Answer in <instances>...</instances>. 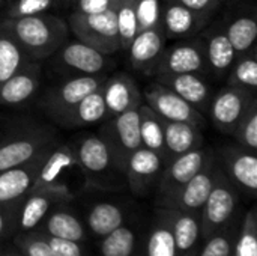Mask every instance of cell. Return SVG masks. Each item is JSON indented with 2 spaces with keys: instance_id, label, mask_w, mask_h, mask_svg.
<instances>
[{
  "instance_id": "obj_27",
  "label": "cell",
  "mask_w": 257,
  "mask_h": 256,
  "mask_svg": "<svg viewBox=\"0 0 257 256\" xmlns=\"http://www.w3.org/2000/svg\"><path fill=\"white\" fill-rule=\"evenodd\" d=\"M42 232L71 241L84 243L87 240L86 225L78 219V216L66 207V204L54 205L45 216L41 228Z\"/></svg>"
},
{
  "instance_id": "obj_28",
  "label": "cell",
  "mask_w": 257,
  "mask_h": 256,
  "mask_svg": "<svg viewBox=\"0 0 257 256\" xmlns=\"http://www.w3.org/2000/svg\"><path fill=\"white\" fill-rule=\"evenodd\" d=\"M172 226L176 243L178 256H184L193 250H199L197 244L202 240L200 234V214L187 213L175 208H164Z\"/></svg>"
},
{
  "instance_id": "obj_38",
  "label": "cell",
  "mask_w": 257,
  "mask_h": 256,
  "mask_svg": "<svg viewBox=\"0 0 257 256\" xmlns=\"http://www.w3.org/2000/svg\"><path fill=\"white\" fill-rule=\"evenodd\" d=\"M232 136L235 142L248 151L257 152V97L248 103L244 115L238 121Z\"/></svg>"
},
{
  "instance_id": "obj_39",
  "label": "cell",
  "mask_w": 257,
  "mask_h": 256,
  "mask_svg": "<svg viewBox=\"0 0 257 256\" xmlns=\"http://www.w3.org/2000/svg\"><path fill=\"white\" fill-rule=\"evenodd\" d=\"M232 256H257V214L256 208L245 213L239 225Z\"/></svg>"
},
{
  "instance_id": "obj_20",
  "label": "cell",
  "mask_w": 257,
  "mask_h": 256,
  "mask_svg": "<svg viewBox=\"0 0 257 256\" xmlns=\"http://www.w3.org/2000/svg\"><path fill=\"white\" fill-rule=\"evenodd\" d=\"M53 146H50L48 149L42 151L32 160L20 166L0 172V205L17 204L32 190L35 180L41 170V166Z\"/></svg>"
},
{
  "instance_id": "obj_47",
  "label": "cell",
  "mask_w": 257,
  "mask_h": 256,
  "mask_svg": "<svg viewBox=\"0 0 257 256\" xmlns=\"http://www.w3.org/2000/svg\"><path fill=\"white\" fill-rule=\"evenodd\" d=\"M0 256H23V255L15 249V250H0Z\"/></svg>"
},
{
  "instance_id": "obj_31",
  "label": "cell",
  "mask_w": 257,
  "mask_h": 256,
  "mask_svg": "<svg viewBox=\"0 0 257 256\" xmlns=\"http://www.w3.org/2000/svg\"><path fill=\"white\" fill-rule=\"evenodd\" d=\"M146 256H178L175 237L164 208L155 210L146 243Z\"/></svg>"
},
{
  "instance_id": "obj_44",
  "label": "cell",
  "mask_w": 257,
  "mask_h": 256,
  "mask_svg": "<svg viewBox=\"0 0 257 256\" xmlns=\"http://www.w3.org/2000/svg\"><path fill=\"white\" fill-rule=\"evenodd\" d=\"M71 6V14H101L114 9L119 0H60Z\"/></svg>"
},
{
  "instance_id": "obj_41",
  "label": "cell",
  "mask_w": 257,
  "mask_h": 256,
  "mask_svg": "<svg viewBox=\"0 0 257 256\" xmlns=\"http://www.w3.org/2000/svg\"><path fill=\"white\" fill-rule=\"evenodd\" d=\"M14 244L23 256H54L39 229L17 234Z\"/></svg>"
},
{
  "instance_id": "obj_29",
  "label": "cell",
  "mask_w": 257,
  "mask_h": 256,
  "mask_svg": "<svg viewBox=\"0 0 257 256\" xmlns=\"http://www.w3.org/2000/svg\"><path fill=\"white\" fill-rule=\"evenodd\" d=\"M107 118L102 86L80 100L59 122V125L66 128H81L102 122Z\"/></svg>"
},
{
  "instance_id": "obj_4",
  "label": "cell",
  "mask_w": 257,
  "mask_h": 256,
  "mask_svg": "<svg viewBox=\"0 0 257 256\" xmlns=\"http://www.w3.org/2000/svg\"><path fill=\"white\" fill-rule=\"evenodd\" d=\"M239 207V192L226 177L220 161L211 193L200 211L202 240L211 237L215 231L226 226L236 217Z\"/></svg>"
},
{
  "instance_id": "obj_43",
  "label": "cell",
  "mask_w": 257,
  "mask_h": 256,
  "mask_svg": "<svg viewBox=\"0 0 257 256\" xmlns=\"http://www.w3.org/2000/svg\"><path fill=\"white\" fill-rule=\"evenodd\" d=\"M41 234L45 238V241L48 243V246L51 247L54 256H86L83 243L71 241V240H63V238H57V237H51V235H48V234H45L42 231H41Z\"/></svg>"
},
{
  "instance_id": "obj_17",
  "label": "cell",
  "mask_w": 257,
  "mask_h": 256,
  "mask_svg": "<svg viewBox=\"0 0 257 256\" xmlns=\"http://www.w3.org/2000/svg\"><path fill=\"white\" fill-rule=\"evenodd\" d=\"M220 18L236 54H242L256 47L257 12L253 0H247L245 3H232Z\"/></svg>"
},
{
  "instance_id": "obj_7",
  "label": "cell",
  "mask_w": 257,
  "mask_h": 256,
  "mask_svg": "<svg viewBox=\"0 0 257 256\" xmlns=\"http://www.w3.org/2000/svg\"><path fill=\"white\" fill-rule=\"evenodd\" d=\"M140 107V106H139ZM139 107L130 109L120 115L105 118L99 128V136L107 143L119 170L125 175L126 161L134 151L142 148Z\"/></svg>"
},
{
  "instance_id": "obj_48",
  "label": "cell",
  "mask_w": 257,
  "mask_h": 256,
  "mask_svg": "<svg viewBox=\"0 0 257 256\" xmlns=\"http://www.w3.org/2000/svg\"><path fill=\"white\" fill-rule=\"evenodd\" d=\"M184 256H197V250H193V252H190V253H187V255Z\"/></svg>"
},
{
  "instance_id": "obj_2",
  "label": "cell",
  "mask_w": 257,
  "mask_h": 256,
  "mask_svg": "<svg viewBox=\"0 0 257 256\" xmlns=\"http://www.w3.org/2000/svg\"><path fill=\"white\" fill-rule=\"evenodd\" d=\"M77 167L87 186L102 190L116 189L125 175L116 166L113 155L99 134L86 133L80 136L74 146Z\"/></svg>"
},
{
  "instance_id": "obj_13",
  "label": "cell",
  "mask_w": 257,
  "mask_h": 256,
  "mask_svg": "<svg viewBox=\"0 0 257 256\" xmlns=\"http://www.w3.org/2000/svg\"><path fill=\"white\" fill-rule=\"evenodd\" d=\"M54 66L71 75H99L107 74L111 62L107 54L99 53L93 47L80 39L66 41L54 54Z\"/></svg>"
},
{
  "instance_id": "obj_10",
  "label": "cell",
  "mask_w": 257,
  "mask_h": 256,
  "mask_svg": "<svg viewBox=\"0 0 257 256\" xmlns=\"http://www.w3.org/2000/svg\"><path fill=\"white\" fill-rule=\"evenodd\" d=\"M74 199L69 187H54L33 190L27 193L17 205L15 231L18 234L38 229L48 211L57 204H68Z\"/></svg>"
},
{
  "instance_id": "obj_45",
  "label": "cell",
  "mask_w": 257,
  "mask_h": 256,
  "mask_svg": "<svg viewBox=\"0 0 257 256\" xmlns=\"http://www.w3.org/2000/svg\"><path fill=\"white\" fill-rule=\"evenodd\" d=\"M17 205H18V202L17 204L0 205V240L5 238L12 231H15Z\"/></svg>"
},
{
  "instance_id": "obj_3",
  "label": "cell",
  "mask_w": 257,
  "mask_h": 256,
  "mask_svg": "<svg viewBox=\"0 0 257 256\" xmlns=\"http://www.w3.org/2000/svg\"><path fill=\"white\" fill-rule=\"evenodd\" d=\"M57 142L50 125L29 124L17 127L0 137V172L20 166Z\"/></svg>"
},
{
  "instance_id": "obj_40",
  "label": "cell",
  "mask_w": 257,
  "mask_h": 256,
  "mask_svg": "<svg viewBox=\"0 0 257 256\" xmlns=\"http://www.w3.org/2000/svg\"><path fill=\"white\" fill-rule=\"evenodd\" d=\"M8 6L3 18H21L51 12L60 0H5Z\"/></svg>"
},
{
  "instance_id": "obj_16",
  "label": "cell",
  "mask_w": 257,
  "mask_h": 256,
  "mask_svg": "<svg viewBox=\"0 0 257 256\" xmlns=\"http://www.w3.org/2000/svg\"><path fill=\"white\" fill-rule=\"evenodd\" d=\"M199 36L205 45L209 75H212L215 80H224L238 54L226 35L221 18L215 15L199 33Z\"/></svg>"
},
{
  "instance_id": "obj_6",
  "label": "cell",
  "mask_w": 257,
  "mask_h": 256,
  "mask_svg": "<svg viewBox=\"0 0 257 256\" xmlns=\"http://www.w3.org/2000/svg\"><path fill=\"white\" fill-rule=\"evenodd\" d=\"M212 151L206 148H197L187 154H182L164 164L160 181L155 187V207L170 208L182 187L203 167L211 157Z\"/></svg>"
},
{
  "instance_id": "obj_34",
  "label": "cell",
  "mask_w": 257,
  "mask_h": 256,
  "mask_svg": "<svg viewBox=\"0 0 257 256\" xmlns=\"http://www.w3.org/2000/svg\"><path fill=\"white\" fill-rule=\"evenodd\" d=\"M227 86L239 88L247 92H257V51L256 47L238 54L235 62L232 63L226 78Z\"/></svg>"
},
{
  "instance_id": "obj_1",
  "label": "cell",
  "mask_w": 257,
  "mask_h": 256,
  "mask_svg": "<svg viewBox=\"0 0 257 256\" xmlns=\"http://www.w3.org/2000/svg\"><path fill=\"white\" fill-rule=\"evenodd\" d=\"M0 21L29 57L38 62L51 57L69 39L68 23L53 12L21 18H2Z\"/></svg>"
},
{
  "instance_id": "obj_22",
  "label": "cell",
  "mask_w": 257,
  "mask_h": 256,
  "mask_svg": "<svg viewBox=\"0 0 257 256\" xmlns=\"http://www.w3.org/2000/svg\"><path fill=\"white\" fill-rule=\"evenodd\" d=\"M41 63L30 60L0 86V106L18 107L32 101L41 89Z\"/></svg>"
},
{
  "instance_id": "obj_5",
  "label": "cell",
  "mask_w": 257,
  "mask_h": 256,
  "mask_svg": "<svg viewBox=\"0 0 257 256\" xmlns=\"http://www.w3.org/2000/svg\"><path fill=\"white\" fill-rule=\"evenodd\" d=\"M68 27L77 39L111 56L122 51L114 9L101 14H69Z\"/></svg>"
},
{
  "instance_id": "obj_23",
  "label": "cell",
  "mask_w": 257,
  "mask_h": 256,
  "mask_svg": "<svg viewBox=\"0 0 257 256\" xmlns=\"http://www.w3.org/2000/svg\"><path fill=\"white\" fill-rule=\"evenodd\" d=\"M102 95L107 118L120 115L130 109L139 107L143 103V95L137 81L126 72L107 75L102 83Z\"/></svg>"
},
{
  "instance_id": "obj_8",
  "label": "cell",
  "mask_w": 257,
  "mask_h": 256,
  "mask_svg": "<svg viewBox=\"0 0 257 256\" xmlns=\"http://www.w3.org/2000/svg\"><path fill=\"white\" fill-rule=\"evenodd\" d=\"M108 74L99 75H71L63 81L47 89L39 100L41 110L56 124L86 95L102 86Z\"/></svg>"
},
{
  "instance_id": "obj_37",
  "label": "cell",
  "mask_w": 257,
  "mask_h": 256,
  "mask_svg": "<svg viewBox=\"0 0 257 256\" xmlns=\"http://www.w3.org/2000/svg\"><path fill=\"white\" fill-rule=\"evenodd\" d=\"M137 2L139 0H119L116 8H114L117 33H119L122 51H126L128 45L131 44V41L139 33Z\"/></svg>"
},
{
  "instance_id": "obj_50",
  "label": "cell",
  "mask_w": 257,
  "mask_h": 256,
  "mask_svg": "<svg viewBox=\"0 0 257 256\" xmlns=\"http://www.w3.org/2000/svg\"><path fill=\"white\" fill-rule=\"evenodd\" d=\"M2 2H5V0H0V3H2Z\"/></svg>"
},
{
  "instance_id": "obj_12",
  "label": "cell",
  "mask_w": 257,
  "mask_h": 256,
  "mask_svg": "<svg viewBox=\"0 0 257 256\" xmlns=\"http://www.w3.org/2000/svg\"><path fill=\"white\" fill-rule=\"evenodd\" d=\"M215 155L239 195L254 198L257 193V152L248 151L238 143H227Z\"/></svg>"
},
{
  "instance_id": "obj_14",
  "label": "cell",
  "mask_w": 257,
  "mask_h": 256,
  "mask_svg": "<svg viewBox=\"0 0 257 256\" xmlns=\"http://www.w3.org/2000/svg\"><path fill=\"white\" fill-rule=\"evenodd\" d=\"M253 97H256V94L227 84L217 91L212 95L206 112L214 128L221 134L232 136L238 121L244 115Z\"/></svg>"
},
{
  "instance_id": "obj_35",
  "label": "cell",
  "mask_w": 257,
  "mask_h": 256,
  "mask_svg": "<svg viewBox=\"0 0 257 256\" xmlns=\"http://www.w3.org/2000/svg\"><path fill=\"white\" fill-rule=\"evenodd\" d=\"M137 234L125 223L102 237L99 243L101 256H134L137 250Z\"/></svg>"
},
{
  "instance_id": "obj_49",
  "label": "cell",
  "mask_w": 257,
  "mask_h": 256,
  "mask_svg": "<svg viewBox=\"0 0 257 256\" xmlns=\"http://www.w3.org/2000/svg\"><path fill=\"white\" fill-rule=\"evenodd\" d=\"M226 2H233V0H221V3H226Z\"/></svg>"
},
{
  "instance_id": "obj_26",
  "label": "cell",
  "mask_w": 257,
  "mask_h": 256,
  "mask_svg": "<svg viewBox=\"0 0 257 256\" xmlns=\"http://www.w3.org/2000/svg\"><path fill=\"white\" fill-rule=\"evenodd\" d=\"M202 146L203 134L200 128L187 122L164 119V164Z\"/></svg>"
},
{
  "instance_id": "obj_9",
  "label": "cell",
  "mask_w": 257,
  "mask_h": 256,
  "mask_svg": "<svg viewBox=\"0 0 257 256\" xmlns=\"http://www.w3.org/2000/svg\"><path fill=\"white\" fill-rule=\"evenodd\" d=\"M187 72H194L205 77L209 75L205 45L199 35L193 38L178 39L173 45L169 47L166 45L154 75Z\"/></svg>"
},
{
  "instance_id": "obj_30",
  "label": "cell",
  "mask_w": 257,
  "mask_h": 256,
  "mask_svg": "<svg viewBox=\"0 0 257 256\" xmlns=\"http://www.w3.org/2000/svg\"><path fill=\"white\" fill-rule=\"evenodd\" d=\"M125 210L114 202H96L86 214V228L95 237H105L125 223Z\"/></svg>"
},
{
  "instance_id": "obj_21",
  "label": "cell",
  "mask_w": 257,
  "mask_h": 256,
  "mask_svg": "<svg viewBox=\"0 0 257 256\" xmlns=\"http://www.w3.org/2000/svg\"><path fill=\"white\" fill-rule=\"evenodd\" d=\"M218 167V158L215 155V151H212L208 161L203 164V167L182 187V190L175 198L170 208L200 214L211 189L214 186L215 174Z\"/></svg>"
},
{
  "instance_id": "obj_24",
  "label": "cell",
  "mask_w": 257,
  "mask_h": 256,
  "mask_svg": "<svg viewBox=\"0 0 257 256\" xmlns=\"http://www.w3.org/2000/svg\"><path fill=\"white\" fill-rule=\"evenodd\" d=\"M155 80L163 86L176 92L188 104H191L202 115L208 112L211 98L214 95L211 84L205 75L187 72V74H160Z\"/></svg>"
},
{
  "instance_id": "obj_32",
  "label": "cell",
  "mask_w": 257,
  "mask_h": 256,
  "mask_svg": "<svg viewBox=\"0 0 257 256\" xmlns=\"http://www.w3.org/2000/svg\"><path fill=\"white\" fill-rule=\"evenodd\" d=\"M30 60L33 59L29 57L12 33L0 21V86Z\"/></svg>"
},
{
  "instance_id": "obj_46",
  "label": "cell",
  "mask_w": 257,
  "mask_h": 256,
  "mask_svg": "<svg viewBox=\"0 0 257 256\" xmlns=\"http://www.w3.org/2000/svg\"><path fill=\"white\" fill-rule=\"evenodd\" d=\"M188 9L203 12V14H211V15H218L223 3L221 0H173Z\"/></svg>"
},
{
  "instance_id": "obj_42",
  "label": "cell",
  "mask_w": 257,
  "mask_h": 256,
  "mask_svg": "<svg viewBox=\"0 0 257 256\" xmlns=\"http://www.w3.org/2000/svg\"><path fill=\"white\" fill-rule=\"evenodd\" d=\"M163 0H139L137 2V23L139 32L161 24Z\"/></svg>"
},
{
  "instance_id": "obj_36",
  "label": "cell",
  "mask_w": 257,
  "mask_h": 256,
  "mask_svg": "<svg viewBox=\"0 0 257 256\" xmlns=\"http://www.w3.org/2000/svg\"><path fill=\"white\" fill-rule=\"evenodd\" d=\"M238 229L239 225L235 217L205 240V246L197 250V256H232Z\"/></svg>"
},
{
  "instance_id": "obj_25",
  "label": "cell",
  "mask_w": 257,
  "mask_h": 256,
  "mask_svg": "<svg viewBox=\"0 0 257 256\" xmlns=\"http://www.w3.org/2000/svg\"><path fill=\"white\" fill-rule=\"evenodd\" d=\"M74 167H77V160L72 146L57 142L48 151L30 192L54 187H69L62 178Z\"/></svg>"
},
{
  "instance_id": "obj_18",
  "label": "cell",
  "mask_w": 257,
  "mask_h": 256,
  "mask_svg": "<svg viewBox=\"0 0 257 256\" xmlns=\"http://www.w3.org/2000/svg\"><path fill=\"white\" fill-rule=\"evenodd\" d=\"M166 41L161 24L139 32L126 48L130 66L143 75H154L166 48Z\"/></svg>"
},
{
  "instance_id": "obj_11",
  "label": "cell",
  "mask_w": 257,
  "mask_h": 256,
  "mask_svg": "<svg viewBox=\"0 0 257 256\" xmlns=\"http://www.w3.org/2000/svg\"><path fill=\"white\" fill-rule=\"evenodd\" d=\"M143 101L163 119L191 124L200 130L206 127V118L172 89L157 80L149 83L142 92Z\"/></svg>"
},
{
  "instance_id": "obj_15",
  "label": "cell",
  "mask_w": 257,
  "mask_h": 256,
  "mask_svg": "<svg viewBox=\"0 0 257 256\" xmlns=\"http://www.w3.org/2000/svg\"><path fill=\"white\" fill-rule=\"evenodd\" d=\"M164 169V160L154 151L139 148L131 154L125 167V183L137 198H146L155 192Z\"/></svg>"
},
{
  "instance_id": "obj_19",
  "label": "cell",
  "mask_w": 257,
  "mask_h": 256,
  "mask_svg": "<svg viewBox=\"0 0 257 256\" xmlns=\"http://www.w3.org/2000/svg\"><path fill=\"white\" fill-rule=\"evenodd\" d=\"M215 15L188 9L173 0H163L161 26L167 39H185L197 36Z\"/></svg>"
},
{
  "instance_id": "obj_33",
  "label": "cell",
  "mask_w": 257,
  "mask_h": 256,
  "mask_svg": "<svg viewBox=\"0 0 257 256\" xmlns=\"http://www.w3.org/2000/svg\"><path fill=\"white\" fill-rule=\"evenodd\" d=\"M139 127L142 146L157 152L164 160V119L145 101L139 107Z\"/></svg>"
}]
</instances>
